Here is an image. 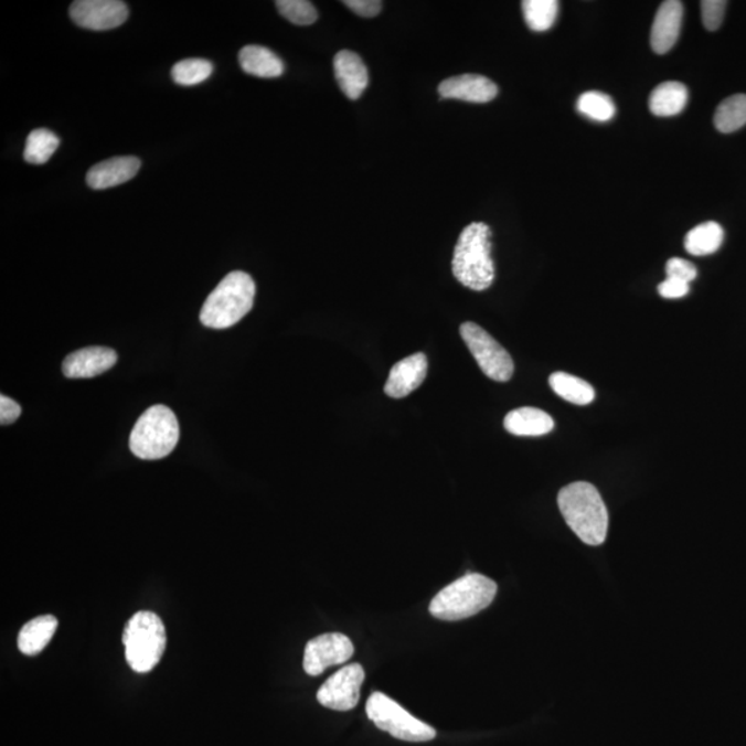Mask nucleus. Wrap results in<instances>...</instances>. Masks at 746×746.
<instances>
[{"mask_svg":"<svg viewBox=\"0 0 746 746\" xmlns=\"http://www.w3.org/2000/svg\"><path fill=\"white\" fill-rule=\"evenodd\" d=\"M427 359L424 353H416L398 361L392 367L385 386L388 397L404 398L420 387L427 376Z\"/></svg>","mask_w":746,"mask_h":746,"instance_id":"obj_14","label":"nucleus"},{"mask_svg":"<svg viewBox=\"0 0 746 746\" xmlns=\"http://www.w3.org/2000/svg\"><path fill=\"white\" fill-rule=\"evenodd\" d=\"M510 435L519 437L545 436L554 429V420L545 411L524 407L512 411L503 422Z\"/></svg>","mask_w":746,"mask_h":746,"instance_id":"obj_18","label":"nucleus"},{"mask_svg":"<svg viewBox=\"0 0 746 746\" xmlns=\"http://www.w3.org/2000/svg\"><path fill=\"white\" fill-rule=\"evenodd\" d=\"M21 407L14 399L2 394L0 396V424L2 426L12 425L20 418Z\"/></svg>","mask_w":746,"mask_h":746,"instance_id":"obj_34","label":"nucleus"},{"mask_svg":"<svg viewBox=\"0 0 746 746\" xmlns=\"http://www.w3.org/2000/svg\"><path fill=\"white\" fill-rule=\"evenodd\" d=\"M60 146V139L56 134L47 129H36L26 137L24 150L25 162L32 164H43L52 158Z\"/></svg>","mask_w":746,"mask_h":746,"instance_id":"obj_25","label":"nucleus"},{"mask_svg":"<svg viewBox=\"0 0 746 746\" xmlns=\"http://www.w3.org/2000/svg\"><path fill=\"white\" fill-rule=\"evenodd\" d=\"M690 290V284L680 281L676 278H667L665 281L660 284L658 287V292L665 299H680L683 296L688 295Z\"/></svg>","mask_w":746,"mask_h":746,"instance_id":"obj_33","label":"nucleus"},{"mask_svg":"<svg viewBox=\"0 0 746 746\" xmlns=\"http://www.w3.org/2000/svg\"><path fill=\"white\" fill-rule=\"evenodd\" d=\"M548 383L558 397L575 405H588L596 397L595 388L588 382L566 372H554Z\"/></svg>","mask_w":746,"mask_h":746,"instance_id":"obj_22","label":"nucleus"},{"mask_svg":"<svg viewBox=\"0 0 746 746\" xmlns=\"http://www.w3.org/2000/svg\"><path fill=\"white\" fill-rule=\"evenodd\" d=\"M492 233L484 223H471L459 235L455 246L452 273L463 287L486 290L495 279L492 256Z\"/></svg>","mask_w":746,"mask_h":746,"instance_id":"obj_2","label":"nucleus"},{"mask_svg":"<svg viewBox=\"0 0 746 746\" xmlns=\"http://www.w3.org/2000/svg\"><path fill=\"white\" fill-rule=\"evenodd\" d=\"M365 672L360 663L340 669L332 674L318 690L317 700L328 710L348 712L359 705L361 685L364 683Z\"/></svg>","mask_w":746,"mask_h":746,"instance_id":"obj_9","label":"nucleus"},{"mask_svg":"<svg viewBox=\"0 0 746 746\" xmlns=\"http://www.w3.org/2000/svg\"><path fill=\"white\" fill-rule=\"evenodd\" d=\"M71 20L82 29L107 31L128 20V4L120 0H76L70 8Z\"/></svg>","mask_w":746,"mask_h":746,"instance_id":"obj_11","label":"nucleus"},{"mask_svg":"<svg viewBox=\"0 0 746 746\" xmlns=\"http://www.w3.org/2000/svg\"><path fill=\"white\" fill-rule=\"evenodd\" d=\"M560 512L580 541L599 546L606 541L608 512L600 492L590 482L577 481L558 492Z\"/></svg>","mask_w":746,"mask_h":746,"instance_id":"obj_1","label":"nucleus"},{"mask_svg":"<svg viewBox=\"0 0 746 746\" xmlns=\"http://www.w3.org/2000/svg\"><path fill=\"white\" fill-rule=\"evenodd\" d=\"M345 7L361 18L371 19L381 13L382 2L380 0H345Z\"/></svg>","mask_w":746,"mask_h":746,"instance_id":"obj_32","label":"nucleus"},{"mask_svg":"<svg viewBox=\"0 0 746 746\" xmlns=\"http://www.w3.org/2000/svg\"><path fill=\"white\" fill-rule=\"evenodd\" d=\"M746 125V95H734L721 103L715 113V126L722 134H733Z\"/></svg>","mask_w":746,"mask_h":746,"instance_id":"obj_24","label":"nucleus"},{"mask_svg":"<svg viewBox=\"0 0 746 746\" xmlns=\"http://www.w3.org/2000/svg\"><path fill=\"white\" fill-rule=\"evenodd\" d=\"M577 109L596 122H607L616 117L617 108L610 96L600 92H586L578 98Z\"/></svg>","mask_w":746,"mask_h":746,"instance_id":"obj_27","label":"nucleus"},{"mask_svg":"<svg viewBox=\"0 0 746 746\" xmlns=\"http://www.w3.org/2000/svg\"><path fill=\"white\" fill-rule=\"evenodd\" d=\"M354 656V646L348 636L327 633L307 643L303 669L310 676H320L329 667L342 665Z\"/></svg>","mask_w":746,"mask_h":746,"instance_id":"obj_10","label":"nucleus"},{"mask_svg":"<svg viewBox=\"0 0 746 746\" xmlns=\"http://www.w3.org/2000/svg\"><path fill=\"white\" fill-rule=\"evenodd\" d=\"M118 355L108 348H86L71 353L63 362V373L71 380H87L111 370Z\"/></svg>","mask_w":746,"mask_h":746,"instance_id":"obj_12","label":"nucleus"},{"mask_svg":"<svg viewBox=\"0 0 746 746\" xmlns=\"http://www.w3.org/2000/svg\"><path fill=\"white\" fill-rule=\"evenodd\" d=\"M239 64L246 74L259 78H278L285 68L283 60L276 53L256 45L245 46L239 52Z\"/></svg>","mask_w":746,"mask_h":746,"instance_id":"obj_19","label":"nucleus"},{"mask_svg":"<svg viewBox=\"0 0 746 746\" xmlns=\"http://www.w3.org/2000/svg\"><path fill=\"white\" fill-rule=\"evenodd\" d=\"M276 7L283 18L296 25H311L318 19L315 4L307 0H278Z\"/></svg>","mask_w":746,"mask_h":746,"instance_id":"obj_29","label":"nucleus"},{"mask_svg":"<svg viewBox=\"0 0 746 746\" xmlns=\"http://www.w3.org/2000/svg\"><path fill=\"white\" fill-rule=\"evenodd\" d=\"M727 2L724 0H704L701 2L702 23L707 31L721 29Z\"/></svg>","mask_w":746,"mask_h":746,"instance_id":"obj_30","label":"nucleus"},{"mask_svg":"<svg viewBox=\"0 0 746 746\" xmlns=\"http://www.w3.org/2000/svg\"><path fill=\"white\" fill-rule=\"evenodd\" d=\"M441 98H455L468 103H490L498 95V87L482 75L465 74L443 81L438 86Z\"/></svg>","mask_w":746,"mask_h":746,"instance_id":"obj_13","label":"nucleus"},{"mask_svg":"<svg viewBox=\"0 0 746 746\" xmlns=\"http://www.w3.org/2000/svg\"><path fill=\"white\" fill-rule=\"evenodd\" d=\"M179 437V422L173 411L167 405H153L136 422L130 433V451L145 460L167 458L178 446Z\"/></svg>","mask_w":746,"mask_h":746,"instance_id":"obj_5","label":"nucleus"},{"mask_svg":"<svg viewBox=\"0 0 746 746\" xmlns=\"http://www.w3.org/2000/svg\"><path fill=\"white\" fill-rule=\"evenodd\" d=\"M667 276L668 278H676L680 281L690 284L699 276V271H696L693 263L680 259V257H673V259L667 263Z\"/></svg>","mask_w":746,"mask_h":746,"instance_id":"obj_31","label":"nucleus"},{"mask_svg":"<svg viewBox=\"0 0 746 746\" xmlns=\"http://www.w3.org/2000/svg\"><path fill=\"white\" fill-rule=\"evenodd\" d=\"M688 100V87L680 82H663L650 95V111L657 117H674L683 111Z\"/></svg>","mask_w":746,"mask_h":746,"instance_id":"obj_21","label":"nucleus"},{"mask_svg":"<svg viewBox=\"0 0 746 746\" xmlns=\"http://www.w3.org/2000/svg\"><path fill=\"white\" fill-rule=\"evenodd\" d=\"M141 168L139 158L115 157L95 164L87 172V185L93 190L113 189L135 178Z\"/></svg>","mask_w":746,"mask_h":746,"instance_id":"obj_16","label":"nucleus"},{"mask_svg":"<svg viewBox=\"0 0 746 746\" xmlns=\"http://www.w3.org/2000/svg\"><path fill=\"white\" fill-rule=\"evenodd\" d=\"M724 232L721 224L706 222L694 227L685 235L684 248L693 256H707L721 248Z\"/></svg>","mask_w":746,"mask_h":746,"instance_id":"obj_23","label":"nucleus"},{"mask_svg":"<svg viewBox=\"0 0 746 746\" xmlns=\"http://www.w3.org/2000/svg\"><path fill=\"white\" fill-rule=\"evenodd\" d=\"M58 621L53 616H42L25 624L19 635V649L25 656H36L42 652L56 633Z\"/></svg>","mask_w":746,"mask_h":746,"instance_id":"obj_20","label":"nucleus"},{"mask_svg":"<svg viewBox=\"0 0 746 746\" xmlns=\"http://www.w3.org/2000/svg\"><path fill=\"white\" fill-rule=\"evenodd\" d=\"M521 7H523L525 23L532 31L551 30L557 19V0H524Z\"/></svg>","mask_w":746,"mask_h":746,"instance_id":"obj_26","label":"nucleus"},{"mask_svg":"<svg viewBox=\"0 0 746 746\" xmlns=\"http://www.w3.org/2000/svg\"><path fill=\"white\" fill-rule=\"evenodd\" d=\"M683 3L667 0L658 9L651 29V47L658 54H665L676 45L683 23Z\"/></svg>","mask_w":746,"mask_h":746,"instance_id":"obj_15","label":"nucleus"},{"mask_svg":"<svg viewBox=\"0 0 746 746\" xmlns=\"http://www.w3.org/2000/svg\"><path fill=\"white\" fill-rule=\"evenodd\" d=\"M125 658L137 673L151 672L167 649V630L162 619L151 611H139L126 624Z\"/></svg>","mask_w":746,"mask_h":746,"instance_id":"obj_6","label":"nucleus"},{"mask_svg":"<svg viewBox=\"0 0 746 746\" xmlns=\"http://www.w3.org/2000/svg\"><path fill=\"white\" fill-rule=\"evenodd\" d=\"M213 73V64L207 60L186 58L174 64L172 78L181 86H194L205 82Z\"/></svg>","mask_w":746,"mask_h":746,"instance_id":"obj_28","label":"nucleus"},{"mask_svg":"<svg viewBox=\"0 0 746 746\" xmlns=\"http://www.w3.org/2000/svg\"><path fill=\"white\" fill-rule=\"evenodd\" d=\"M497 583L481 574H468L444 588L430 603V614L441 621H460L490 607Z\"/></svg>","mask_w":746,"mask_h":746,"instance_id":"obj_4","label":"nucleus"},{"mask_svg":"<svg viewBox=\"0 0 746 746\" xmlns=\"http://www.w3.org/2000/svg\"><path fill=\"white\" fill-rule=\"evenodd\" d=\"M460 337L484 375L497 382L512 380L514 372L512 356L490 333L475 322H465L460 327Z\"/></svg>","mask_w":746,"mask_h":746,"instance_id":"obj_8","label":"nucleus"},{"mask_svg":"<svg viewBox=\"0 0 746 746\" xmlns=\"http://www.w3.org/2000/svg\"><path fill=\"white\" fill-rule=\"evenodd\" d=\"M333 68L340 89L350 100H359L370 82L367 70L359 54L350 51L339 52L334 56Z\"/></svg>","mask_w":746,"mask_h":746,"instance_id":"obj_17","label":"nucleus"},{"mask_svg":"<svg viewBox=\"0 0 746 746\" xmlns=\"http://www.w3.org/2000/svg\"><path fill=\"white\" fill-rule=\"evenodd\" d=\"M256 285L244 271H233L223 278L207 296L201 310V322L206 328L227 329L238 323L254 307Z\"/></svg>","mask_w":746,"mask_h":746,"instance_id":"obj_3","label":"nucleus"},{"mask_svg":"<svg viewBox=\"0 0 746 746\" xmlns=\"http://www.w3.org/2000/svg\"><path fill=\"white\" fill-rule=\"evenodd\" d=\"M366 715L382 732L408 743H427L436 738V729L411 715L396 701L382 693H373L366 702Z\"/></svg>","mask_w":746,"mask_h":746,"instance_id":"obj_7","label":"nucleus"}]
</instances>
